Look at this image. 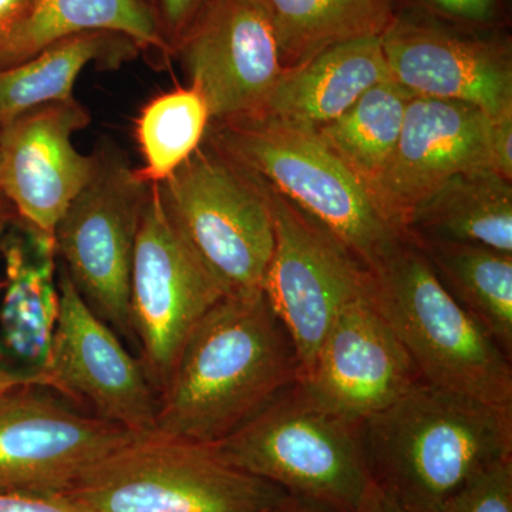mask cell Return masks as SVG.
<instances>
[{
  "mask_svg": "<svg viewBox=\"0 0 512 512\" xmlns=\"http://www.w3.org/2000/svg\"><path fill=\"white\" fill-rule=\"evenodd\" d=\"M212 446L239 470L339 512H367L379 494L362 424L320 406L299 380Z\"/></svg>",
  "mask_w": 512,
  "mask_h": 512,
  "instance_id": "277c9868",
  "label": "cell"
},
{
  "mask_svg": "<svg viewBox=\"0 0 512 512\" xmlns=\"http://www.w3.org/2000/svg\"><path fill=\"white\" fill-rule=\"evenodd\" d=\"M390 77L380 37L352 40L285 70L258 114L318 130Z\"/></svg>",
  "mask_w": 512,
  "mask_h": 512,
  "instance_id": "d6986e66",
  "label": "cell"
},
{
  "mask_svg": "<svg viewBox=\"0 0 512 512\" xmlns=\"http://www.w3.org/2000/svg\"><path fill=\"white\" fill-rule=\"evenodd\" d=\"M25 384H39V386L49 387V384L42 377L23 375V373L15 372V370L0 365V392L13 389V387L25 386Z\"/></svg>",
  "mask_w": 512,
  "mask_h": 512,
  "instance_id": "836d02e7",
  "label": "cell"
},
{
  "mask_svg": "<svg viewBox=\"0 0 512 512\" xmlns=\"http://www.w3.org/2000/svg\"><path fill=\"white\" fill-rule=\"evenodd\" d=\"M211 124L210 110L194 86L181 87L148 101L136 123L143 156L137 168L147 184H161L201 146Z\"/></svg>",
  "mask_w": 512,
  "mask_h": 512,
  "instance_id": "484cf974",
  "label": "cell"
},
{
  "mask_svg": "<svg viewBox=\"0 0 512 512\" xmlns=\"http://www.w3.org/2000/svg\"><path fill=\"white\" fill-rule=\"evenodd\" d=\"M144 434L73 409L50 387L0 392V493L62 497L101 458Z\"/></svg>",
  "mask_w": 512,
  "mask_h": 512,
  "instance_id": "8fae6325",
  "label": "cell"
},
{
  "mask_svg": "<svg viewBox=\"0 0 512 512\" xmlns=\"http://www.w3.org/2000/svg\"><path fill=\"white\" fill-rule=\"evenodd\" d=\"M367 299L407 350L424 382L512 406L511 357L448 292L404 234L367 269Z\"/></svg>",
  "mask_w": 512,
  "mask_h": 512,
  "instance_id": "3957f363",
  "label": "cell"
},
{
  "mask_svg": "<svg viewBox=\"0 0 512 512\" xmlns=\"http://www.w3.org/2000/svg\"><path fill=\"white\" fill-rule=\"evenodd\" d=\"M225 293L171 224L151 184L131 271L130 311L141 362L158 394L185 343Z\"/></svg>",
  "mask_w": 512,
  "mask_h": 512,
  "instance_id": "30bf717a",
  "label": "cell"
},
{
  "mask_svg": "<svg viewBox=\"0 0 512 512\" xmlns=\"http://www.w3.org/2000/svg\"><path fill=\"white\" fill-rule=\"evenodd\" d=\"M212 0H151L158 29L170 56Z\"/></svg>",
  "mask_w": 512,
  "mask_h": 512,
  "instance_id": "f1b7e54d",
  "label": "cell"
},
{
  "mask_svg": "<svg viewBox=\"0 0 512 512\" xmlns=\"http://www.w3.org/2000/svg\"><path fill=\"white\" fill-rule=\"evenodd\" d=\"M404 234L468 242L512 255V187L491 168L454 175L420 201Z\"/></svg>",
  "mask_w": 512,
  "mask_h": 512,
  "instance_id": "ffe728a7",
  "label": "cell"
},
{
  "mask_svg": "<svg viewBox=\"0 0 512 512\" xmlns=\"http://www.w3.org/2000/svg\"><path fill=\"white\" fill-rule=\"evenodd\" d=\"M89 181L55 228L62 269L100 319L136 340L130 311L131 271L150 185L113 144L93 153Z\"/></svg>",
  "mask_w": 512,
  "mask_h": 512,
  "instance_id": "ba28073f",
  "label": "cell"
},
{
  "mask_svg": "<svg viewBox=\"0 0 512 512\" xmlns=\"http://www.w3.org/2000/svg\"><path fill=\"white\" fill-rule=\"evenodd\" d=\"M285 494L212 444L154 431L101 458L62 497L84 512H265Z\"/></svg>",
  "mask_w": 512,
  "mask_h": 512,
  "instance_id": "8992f818",
  "label": "cell"
},
{
  "mask_svg": "<svg viewBox=\"0 0 512 512\" xmlns=\"http://www.w3.org/2000/svg\"><path fill=\"white\" fill-rule=\"evenodd\" d=\"M92 32L127 37L141 49L170 56L153 8L144 0H33L0 56V69L25 62L67 37Z\"/></svg>",
  "mask_w": 512,
  "mask_h": 512,
  "instance_id": "44dd1931",
  "label": "cell"
},
{
  "mask_svg": "<svg viewBox=\"0 0 512 512\" xmlns=\"http://www.w3.org/2000/svg\"><path fill=\"white\" fill-rule=\"evenodd\" d=\"M259 181L275 237L262 291L291 339L302 379L338 313L366 295L367 269L329 229Z\"/></svg>",
  "mask_w": 512,
  "mask_h": 512,
  "instance_id": "9c48e42d",
  "label": "cell"
},
{
  "mask_svg": "<svg viewBox=\"0 0 512 512\" xmlns=\"http://www.w3.org/2000/svg\"><path fill=\"white\" fill-rule=\"evenodd\" d=\"M32 3L33 0H0V56L20 23L28 16Z\"/></svg>",
  "mask_w": 512,
  "mask_h": 512,
  "instance_id": "1f68e13d",
  "label": "cell"
},
{
  "mask_svg": "<svg viewBox=\"0 0 512 512\" xmlns=\"http://www.w3.org/2000/svg\"><path fill=\"white\" fill-rule=\"evenodd\" d=\"M440 512H512V458L478 474Z\"/></svg>",
  "mask_w": 512,
  "mask_h": 512,
  "instance_id": "4316f807",
  "label": "cell"
},
{
  "mask_svg": "<svg viewBox=\"0 0 512 512\" xmlns=\"http://www.w3.org/2000/svg\"><path fill=\"white\" fill-rule=\"evenodd\" d=\"M265 512H339L333 508L326 507L315 501L306 500V498L296 497V495L285 494L278 503L272 505Z\"/></svg>",
  "mask_w": 512,
  "mask_h": 512,
  "instance_id": "d6a6232c",
  "label": "cell"
},
{
  "mask_svg": "<svg viewBox=\"0 0 512 512\" xmlns=\"http://www.w3.org/2000/svg\"><path fill=\"white\" fill-rule=\"evenodd\" d=\"M413 12L447 25L471 30L495 28L503 15V0H413Z\"/></svg>",
  "mask_w": 512,
  "mask_h": 512,
  "instance_id": "83f0119b",
  "label": "cell"
},
{
  "mask_svg": "<svg viewBox=\"0 0 512 512\" xmlns=\"http://www.w3.org/2000/svg\"><path fill=\"white\" fill-rule=\"evenodd\" d=\"M414 94L393 77L375 84L316 133L369 190L392 158Z\"/></svg>",
  "mask_w": 512,
  "mask_h": 512,
  "instance_id": "d4e9b609",
  "label": "cell"
},
{
  "mask_svg": "<svg viewBox=\"0 0 512 512\" xmlns=\"http://www.w3.org/2000/svg\"><path fill=\"white\" fill-rule=\"evenodd\" d=\"M90 114L74 97L37 107L0 130V194L26 224L55 234L92 175L94 157L73 144Z\"/></svg>",
  "mask_w": 512,
  "mask_h": 512,
  "instance_id": "e0dca14e",
  "label": "cell"
},
{
  "mask_svg": "<svg viewBox=\"0 0 512 512\" xmlns=\"http://www.w3.org/2000/svg\"><path fill=\"white\" fill-rule=\"evenodd\" d=\"M59 291V320L46 370L52 390L131 433H154L157 390L141 359L89 308L63 269Z\"/></svg>",
  "mask_w": 512,
  "mask_h": 512,
  "instance_id": "4fadbf2b",
  "label": "cell"
},
{
  "mask_svg": "<svg viewBox=\"0 0 512 512\" xmlns=\"http://www.w3.org/2000/svg\"><path fill=\"white\" fill-rule=\"evenodd\" d=\"M488 146L495 173L512 181V114L491 120Z\"/></svg>",
  "mask_w": 512,
  "mask_h": 512,
  "instance_id": "f546056e",
  "label": "cell"
},
{
  "mask_svg": "<svg viewBox=\"0 0 512 512\" xmlns=\"http://www.w3.org/2000/svg\"><path fill=\"white\" fill-rule=\"evenodd\" d=\"M282 69L301 66L330 47L380 37L393 22V0H262Z\"/></svg>",
  "mask_w": 512,
  "mask_h": 512,
  "instance_id": "603a6c76",
  "label": "cell"
},
{
  "mask_svg": "<svg viewBox=\"0 0 512 512\" xmlns=\"http://www.w3.org/2000/svg\"><path fill=\"white\" fill-rule=\"evenodd\" d=\"M420 380L412 357L365 295L338 313L299 383L320 406L362 424Z\"/></svg>",
  "mask_w": 512,
  "mask_h": 512,
  "instance_id": "9a60e30c",
  "label": "cell"
},
{
  "mask_svg": "<svg viewBox=\"0 0 512 512\" xmlns=\"http://www.w3.org/2000/svg\"><path fill=\"white\" fill-rule=\"evenodd\" d=\"M123 36L92 32L67 37L15 66L0 69V130L28 111L73 97L74 84L90 63L119 57ZM127 39V37H126Z\"/></svg>",
  "mask_w": 512,
  "mask_h": 512,
  "instance_id": "cb8c5ba5",
  "label": "cell"
},
{
  "mask_svg": "<svg viewBox=\"0 0 512 512\" xmlns=\"http://www.w3.org/2000/svg\"><path fill=\"white\" fill-rule=\"evenodd\" d=\"M491 119L464 101L414 96L399 143L370 188L387 221L404 234L413 208L454 175L491 168Z\"/></svg>",
  "mask_w": 512,
  "mask_h": 512,
  "instance_id": "2e32d148",
  "label": "cell"
},
{
  "mask_svg": "<svg viewBox=\"0 0 512 512\" xmlns=\"http://www.w3.org/2000/svg\"><path fill=\"white\" fill-rule=\"evenodd\" d=\"M0 512H84L64 497L0 493Z\"/></svg>",
  "mask_w": 512,
  "mask_h": 512,
  "instance_id": "4dcf8cb0",
  "label": "cell"
},
{
  "mask_svg": "<svg viewBox=\"0 0 512 512\" xmlns=\"http://www.w3.org/2000/svg\"><path fill=\"white\" fill-rule=\"evenodd\" d=\"M144 2H147V3H148V5H150V6H151V0H144Z\"/></svg>",
  "mask_w": 512,
  "mask_h": 512,
  "instance_id": "8d00e7d4",
  "label": "cell"
},
{
  "mask_svg": "<svg viewBox=\"0 0 512 512\" xmlns=\"http://www.w3.org/2000/svg\"><path fill=\"white\" fill-rule=\"evenodd\" d=\"M298 380L295 349L264 291L225 296L191 333L158 394L156 431L220 443Z\"/></svg>",
  "mask_w": 512,
  "mask_h": 512,
  "instance_id": "6da1fadb",
  "label": "cell"
},
{
  "mask_svg": "<svg viewBox=\"0 0 512 512\" xmlns=\"http://www.w3.org/2000/svg\"><path fill=\"white\" fill-rule=\"evenodd\" d=\"M367 512H410L407 511L406 508H403L402 505L396 503V501L392 500L389 495H386L380 491L377 494L376 501L373 503L370 510Z\"/></svg>",
  "mask_w": 512,
  "mask_h": 512,
  "instance_id": "e575fe53",
  "label": "cell"
},
{
  "mask_svg": "<svg viewBox=\"0 0 512 512\" xmlns=\"http://www.w3.org/2000/svg\"><path fill=\"white\" fill-rule=\"evenodd\" d=\"M380 42L393 79L414 96L464 101L491 120L512 114L507 37L481 35L410 10L396 13Z\"/></svg>",
  "mask_w": 512,
  "mask_h": 512,
  "instance_id": "7c38bea8",
  "label": "cell"
},
{
  "mask_svg": "<svg viewBox=\"0 0 512 512\" xmlns=\"http://www.w3.org/2000/svg\"><path fill=\"white\" fill-rule=\"evenodd\" d=\"M373 480L410 512H440L474 477L512 458V406L420 380L362 423Z\"/></svg>",
  "mask_w": 512,
  "mask_h": 512,
  "instance_id": "7a4b0ae2",
  "label": "cell"
},
{
  "mask_svg": "<svg viewBox=\"0 0 512 512\" xmlns=\"http://www.w3.org/2000/svg\"><path fill=\"white\" fill-rule=\"evenodd\" d=\"M55 237L16 217L0 238V365L46 375L60 311Z\"/></svg>",
  "mask_w": 512,
  "mask_h": 512,
  "instance_id": "ac0fdd59",
  "label": "cell"
},
{
  "mask_svg": "<svg viewBox=\"0 0 512 512\" xmlns=\"http://www.w3.org/2000/svg\"><path fill=\"white\" fill-rule=\"evenodd\" d=\"M158 188L171 224L225 296L262 292L275 237L259 178L204 138Z\"/></svg>",
  "mask_w": 512,
  "mask_h": 512,
  "instance_id": "52a82bcc",
  "label": "cell"
},
{
  "mask_svg": "<svg viewBox=\"0 0 512 512\" xmlns=\"http://www.w3.org/2000/svg\"><path fill=\"white\" fill-rule=\"evenodd\" d=\"M406 235L448 292L511 357L512 255L468 242Z\"/></svg>",
  "mask_w": 512,
  "mask_h": 512,
  "instance_id": "7402d4cb",
  "label": "cell"
},
{
  "mask_svg": "<svg viewBox=\"0 0 512 512\" xmlns=\"http://www.w3.org/2000/svg\"><path fill=\"white\" fill-rule=\"evenodd\" d=\"M16 217H18V215H16L10 202L0 194V238L5 235V232L8 231L10 225L16 220Z\"/></svg>",
  "mask_w": 512,
  "mask_h": 512,
  "instance_id": "d590c367",
  "label": "cell"
},
{
  "mask_svg": "<svg viewBox=\"0 0 512 512\" xmlns=\"http://www.w3.org/2000/svg\"><path fill=\"white\" fill-rule=\"evenodd\" d=\"M211 123L255 116L284 73L262 0H212L175 49Z\"/></svg>",
  "mask_w": 512,
  "mask_h": 512,
  "instance_id": "5bb4252c",
  "label": "cell"
},
{
  "mask_svg": "<svg viewBox=\"0 0 512 512\" xmlns=\"http://www.w3.org/2000/svg\"><path fill=\"white\" fill-rule=\"evenodd\" d=\"M205 138L329 229L366 269L404 237L316 130L258 114L211 123Z\"/></svg>",
  "mask_w": 512,
  "mask_h": 512,
  "instance_id": "5b68a950",
  "label": "cell"
}]
</instances>
